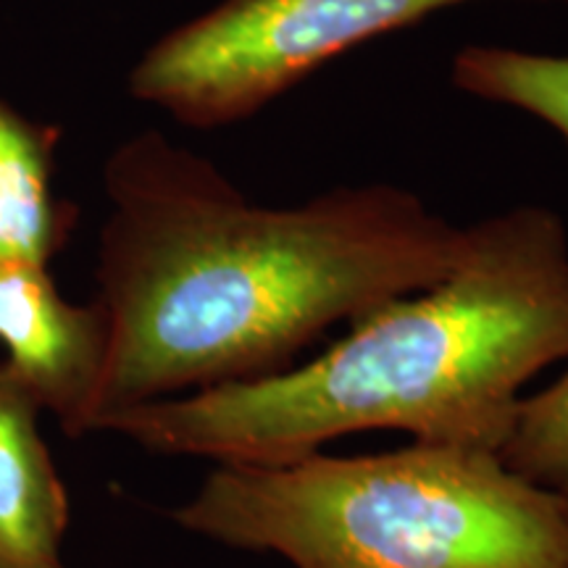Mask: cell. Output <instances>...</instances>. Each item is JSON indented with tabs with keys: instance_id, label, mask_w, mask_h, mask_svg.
Returning <instances> with one entry per match:
<instances>
[{
	"instance_id": "6da1fadb",
	"label": "cell",
	"mask_w": 568,
	"mask_h": 568,
	"mask_svg": "<svg viewBox=\"0 0 568 568\" xmlns=\"http://www.w3.org/2000/svg\"><path fill=\"white\" fill-rule=\"evenodd\" d=\"M98 247L109 361L95 432L124 408L251 382L450 272L466 226L393 182L261 205L159 130L103 166Z\"/></svg>"
},
{
	"instance_id": "7a4b0ae2",
	"label": "cell",
	"mask_w": 568,
	"mask_h": 568,
	"mask_svg": "<svg viewBox=\"0 0 568 568\" xmlns=\"http://www.w3.org/2000/svg\"><path fill=\"white\" fill-rule=\"evenodd\" d=\"M568 358V230L524 203L466 224L443 280L397 297L314 358L109 416L161 456L268 464L358 432L500 453L539 372Z\"/></svg>"
},
{
	"instance_id": "3957f363",
	"label": "cell",
	"mask_w": 568,
	"mask_h": 568,
	"mask_svg": "<svg viewBox=\"0 0 568 568\" xmlns=\"http://www.w3.org/2000/svg\"><path fill=\"white\" fill-rule=\"evenodd\" d=\"M169 516L290 568H568V503L481 447L213 464Z\"/></svg>"
},
{
	"instance_id": "277c9868",
	"label": "cell",
	"mask_w": 568,
	"mask_h": 568,
	"mask_svg": "<svg viewBox=\"0 0 568 568\" xmlns=\"http://www.w3.org/2000/svg\"><path fill=\"white\" fill-rule=\"evenodd\" d=\"M466 3L479 0H219L151 42L126 90L182 126L219 130L353 48Z\"/></svg>"
},
{
	"instance_id": "5b68a950",
	"label": "cell",
	"mask_w": 568,
	"mask_h": 568,
	"mask_svg": "<svg viewBox=\"0 0 568 568\" xmlns=\"http://www.w3.org/2000/svg\"><path fill=\"white\" fill-rule=\"evenodd\" d=\"M0 343L3 364L69 437L95 432L109 361L101 303H69L48 266L0 261Z\"/></svg>"
},
{
	"instance_id": "8992f818",
	"label": "cell",
	"mask_w": 568,
	"mask_h": 568,
	"mask_svg": "<svg viewBox=\"0 0 568 568\" xmlns=\"http://www.w3.org/2000/svg\"><path fill=\"white\" fill-rule=\"evenodd\" d=\"M38 400L0 364V564L61 560L69 495L40 435Z\"/></svg>"
},
{
	"instance_id": "52a82bcc",
	"label": "cell",
	"mask_w": 568,
	"mask_h": 568,
	"mask_svg": "<svg viewBox=\"0 0 568 568\" xmlns=\"http://www.w3.org/2000/svg\"><path fill=\"white\" fill-rule=\"evenodd\" d=\"M59 140L0 98V261L48 266L74 230L77 209L53 193Z\"/></svg>"
},
{
	"instance_id": "ba28073f",
	"label": "cell",
	"mask_w": 568,
	"mask_h": 568,
	"mask_svg": "<svg viewBox=\"0 0 568 568\" xmlns=\"http://www.w3.org/2000/svg\"><path fill=\"white\" fill-rule=\"evenodd\" d=\"M453 88L550 126L568 148V55L474 42L450 61Z\"/></svg>"
},
{
	"instance_id": "9c48e42d",
	"label": "cell",
	"mask_w": 568,
	"mask_h": 568,
	"mask_svg": "<svg viewBox=\"0 0 568 568\" xmlns=\"http://www.w3.org/2000/svg\"><path fill=\"white\" fill-rule=\"evenodd\" d=\"M500 458L518 477L568 503V358L556 382L521 397Z\"/></svg>"
},
{
	"instance_id": "30bf717a",
	"label": "cell",
	"mask_w": 568,
	"mask_h": 568,
	"mask_svg": "<svg viewBox=\"0 0 568 568\" xmlns=\"http://www.w3.org/2000/svg\"><path fill=\"white\" fill-rule=\"evenodd\" d=\"M0 568H67L63 560H55V564H42V566H11V564H0Z\"/></svg>"
}]
</instances>
